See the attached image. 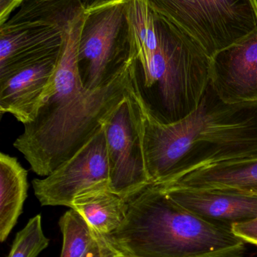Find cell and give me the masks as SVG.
Returning a JSON list of instances; mask_svg holds the SVG:
<instances>
[{
    "mask_svg": "<svg viewBox=\"0 0 257 257\" xmlns=\"http://www.w3.org/2000/svg\"><path fill=\"white\" fill-rule=\"evenodd\" d=\"M84 12L66 27L54 79L34 119L14 142L39 176L51 174L89 142L128 93L131 60L105 86L89 90L81 84L77 53Z\"/></svg>",
    "mask_w": 257,
    "mask_h": 257,
    "instance_id": "obj_1",
    "label": "cell"
},
{
    "mask_svg": "<svg viewBox=\"0 0 257 257\" xmlns=\"http://www.w3.org/2000/svg\"><path fill=\"white\" fill-rule=\"evenodd\" d=\"M131 87L141 111L151 184L170 182L204 166L257 155V100L226 102L210 81L193 112L164 124L149 112L131 80Z\"/></svg>",
    "mask_w": 257,
    "mask_h": 257,
    "instance_id": "obj_2",
    "label": "cell"
},
{
    "mask_svg": "<svg viewBox=\"0 0 257 257\" xmlns=\"http://www.w3.org/2000/svg\"><path fill=\"white\" fill-rule=\"evenodd\" d=\"M136 257H243L244 241L232 229L209 223L175 202L160 183L128 199L126 218L107 236Z\"/></svg>",
    "mask_w": 257,
    "mask_h": 257,
    "instance_id": "obj_3",
    "label": "cell"
},
{
    "mask_svg": "<svg viewBox=\"0 0 257 257\" xmlns=\"http://www.w3.org/2000/svg\"><path fill=\"white\" fill-rule=\"evenodd\" d=\"M158 15V38L132 48L130 75L152 117L170 124L199 105L211 81V57L190 35Z\"/></svg>",
    "mask_w": 257,
    "mask_h": 257,
    "instance_id": "obj_4",
    "label": "cell"
},
{
    "mask_svg": "<svg viewBox=\"0 0 257 257\" xmlns=\"http://www.w3.org/2000/svg\"><path fill=\"white\" fill-rule=\"evenodd\" d=\"M212 58L257 29V0H147Z\"/></svg>",
    "mask_w": 257,
    "mask_h": 257,
    "instance_id": "obj_5",
    "label": "cell"
},
{
    "mask_svg": "<svg viewBox=\"0 0 257 257\" xmlns=\"http://www.w3.org/2000/svg\"><path fill=\"white\" fill-rule=\"evenodd\" d=\"M127 1L84 12L77 53L78 74L84 88L95 90L109 84L131 61Z\"/></svg>",
    "mask_w": 257,
    "mask_h": 257,
    "instance_id": "obj_6",
    "label": "cell"
},
{
    "mask_svg": "<svg viewBox=\"0 0 257 257\" xmlns=\"http://www.w3.org/2000/svg\"><path fill=\"white\" fill-rule=\"evenodd\" d=\"M102 125L108 154L110 190L128 201L151 184L143 148L141 111L131 83L127 96L103 120Z\"/></svg>",
    "mask_w": 257,
    "mask_h": 257,
    "instance_id": "obj_7",
    "label": "cell"
},
{
    "mask_svg": "<svg viewBox=\"0 0 257 257\" xmlns=\"http://www.w3.org/2000/svg\"><path fill=\"white\" fill-rule=\"evenodd\" d=\"M42 206L70 208L78 195L95 187H110V166L104 126L69 160L43 178L32 181Z\"/></svg>",
    "mask_w": 257,
    "mask_h": 257,
    "instance_id": "obj_8",
    "label": "cell"
},
{
    "mask_svg": "<svg viewBox=\"0 0 257 257\" xmlns=\"http://www.w3.org/2000/svg\"><path fill=\"white\" fill-rule=\"evenodd\" d=\"M59 52L0 72V112L23 124L34 119L54 79Z\"/></svg>",
    "mask_w": 257,
    "mask_h": 257,
    "instance_id": "obj_9",
    "label": "cell"
},
{
    "mask_svg": "<svg viewBox=\"0 0 257 257\" xmlns=\"http://www.w3.org/2000/svg\"><path fill=\"white\" fill-rule=\"evenodd\" d=\"M211 83L226 102L257 100V29L211 58Z\"/></svg>",
    "mask_w": 257,
    "mask_h": 257,
    "instance_id": "obj_10",
    "label": "cell"
},
{
    "mask_svg": "<svg viewBox=\"0 0 257 257\" xmlns=\"http://www.w3.org/2000/svg\"><path fill=\"white\" fill-rule=\"evenodd\" d=\"M160 184L187 211L217 226L232 229L234 225L257 217V195L229 189L185 188Z\"/></svg>",
    "mask_w": 257,
    "mask_h": 257,
    "instance_id": "obj_11",
    "label": "cell"
},
{
    "mask_svg": "<svg viewBox=\"0 0 257 257\" xmlns=\"http://www.w3.org/2000/svg\"><path fill=\"white\" fill-rule=\"evenodd\" d=\"M168 184L185 188H222L257 195V155L214 163Z\"/></svg>",
    "mask_w": 257,
    "mask_h": 257,
    "instance_id": "obj_12",
    "label": "cell"
},
{
    "mask_svg": "<svg viewBox=\"0 0 257 257\" xmlns=\"http://www.w3.org/2000/svg\"><path fill=\"white\" fill-rule=\"evenodd\" d=\"M84 10L81 0H25L18 12L0 25V33L65 29Z\"/></svg>",
    "mask_w": 257,
    "mask_h": 257,
    "instance_id": "obj_13",
    "label": "cell"
},
{
    "mask_svg": "<svg viewBox=\"0 0 257 257\" xmlns=\"http://www.w3.org/2000/svg\"><path fill=\"white\" fill-rule=\"evenodd\" d=\"M70 208L84 219L94 232L109 236L125 221L128 201L109 186H101L77 196Z\"/></svg>",
    "mask_w": 257,
    "mask_h": 257,
    "instance_id": "obj_14",
    "label": "cell"
},
{
    "mask_svg": "<svg viewBox=\"0 0 257 257\" xmlns=\"http://www.w3.org/2000/svg\"><path fill=\"white\" fill-rule=\"evenodd\" d=\"M27 172L15 157L0 154V241L15 227L27 196Z\"/></svg>",
    "mask_w": 257,
    "mask_h": 257,
    "instance_id": "obj_15",
    "label": "cell"
},
{
    "mask_svg": "<svg viewBox=\"0 0 257 257\" xmlns=\"http://www.w3.org/2000/svg\"><path fill=\"white\" fill-rule=\"evenodd\" d=\"M59 226L63 235L60 257H83L93 243L95 232L84 219L75 210L65 212Z\"/></svg>",
    "mask_w": 257,
    "mask_h": 257,
    "instance_id": "obj_16",
    "label": "cell"
},
{
    "mask_svg": "<svg viewBox=\"0 0 257 257\" xmlns=\"http://www.w3.org/2000/svg\"><path fill=\"white\" fill-rule=\"evenodd\" d=\"M49 244L42 229L40 214L29 220L17 233L7 257H37Z\"/></svg>",
    "mask_w": 257,
    "mask_h": 257,
    "instance_id": "obj_17",
    "label": "cell"
},
{
    "mask_svg": "<svg viewBox=\"0 0 257 257\" xmlns=\"http://www.w3.org/2000/svg\"><path fill=\"white\" fill-rule=\"evenodd\" d=\"M95 235L93 243L83 257H116L122 253L107 236L96 232Z\"/></svg>",
    "mask_w": 257,
    "mask_h": 257,
    "instance_id": "obj_18",
    "label": "cell"
},
{
    "mask_svg": "<svg viewBox=\"0 0 257 257\" xmlns=\"http://www.w3.org/2000/svg\"><path fill=\"white\" fill-rule=\"evenodd\" d=\"M232 231L244 242L257 246V217L248 221L234 225Z\"/></svg>",
    "mask_w": 257,
    "mask_h": 257,
    "instance_id": "obj_19",
    "label": "cell"
},
{
    "mask_svg": "<svg viewBox=\"0 0 257 257\" xmlns=\"http://www.w3.org/2000/svg\"><path fill=\"white\" fill-rule=\"evenodd\" d=\"M25 0H0V25L4 24L11 14L21 6Z\"/></svg>",
    "mask_w": 257,
    "mask_h": 257,
    "instance_id": "obj_20",
    "label": "cell"
},
{
    "mask_svg": "<svg viewBox=\"0 0 257 257\" xmlns=\"http://www.w3.org/2000/svg\"><path fill=\"white\" fill-rule=\"evenodd\" d=\"M116 1H120V0H83L82 3L85 10H91V9Z\"/></svg>",
    "mask_w": 257,
    "mask_h": 257,
    "instance_id": "obj_21",
    "label": "cell"
},
{
    "mask_svg": "<svg viewBox=\"0 0 257 257\" xmlns=\"http://www.w3.org/2000/svg\"><path fill=\"white\" fill-rule=\"evenodd\" d=\"M116 257H136V256H128V255H125V254H123V253H121V254H119V256H117Z\"/></svg>",
    "mask_w": 257,
    "mask_h": 257,
    "instance_id": "obj_22",
    "label": "cell"
},
{
    "mask_svg": "<svg viewBox=\"0 0 257 257\" xmlns=\"http://www.w3.org/2000/svg\"><path fill=\"white\" fill-rule=\"evenodd\" d=\"M81 1H82V2H83V0H81Z\"/></svg>",
    "mask_w": 257,
    "mask_h": 257,
    "instance_id": "obj_23",
    "label": "cell"
}]
</instances>
